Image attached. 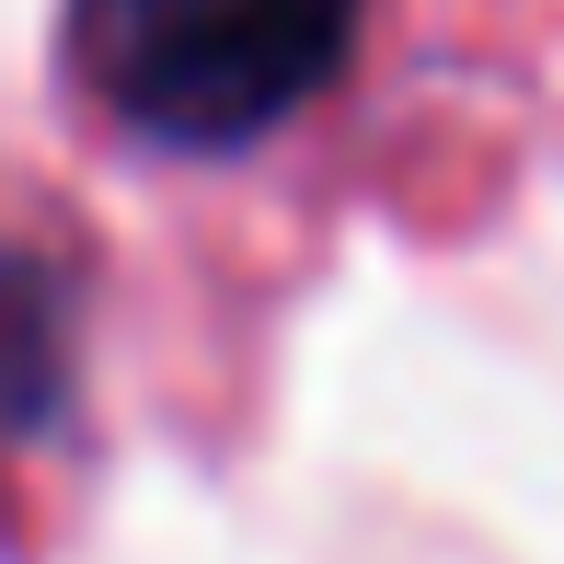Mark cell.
Masks as SVG:
<instances>
[{
  "label": "cell",
  "instance_id": "2",
  "mask_svg": "<svg viewBox=\"0 0 564 564\" xmlns=\"http://www.w3.org/2000/svg\"><path fill=\"white\" fill-rule=\"evenodd\" d=\"M69 369V312L46 289V265L0 253V415H46Z\"/></svg>",
  "mask_w": 564,
  "mask_h": 564
},
{
  "label": "cell",
  "instance_id": "1",
  "mask_svg": "<svg viewBox=\"0 0 564 564\" xmlns=\"http://www.w3.org/2000/svg\"><path fill=\"white\" fill-rule=\"evenodd\" d=\"M357 0H82L93 93L185 150L265 139L335 82Z\"/></svg>",
  "mask_w": 564,
  "mask_h": 564
}]
</instances>
